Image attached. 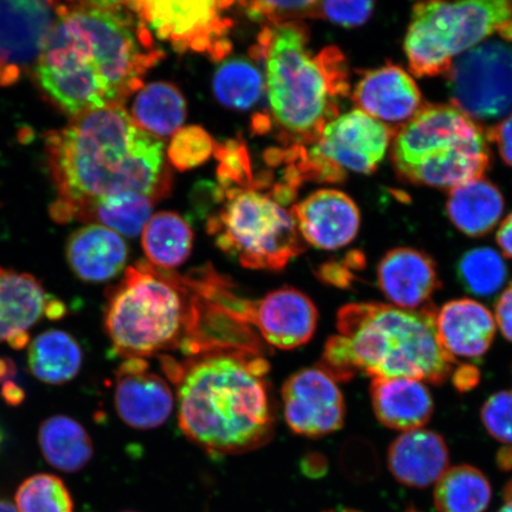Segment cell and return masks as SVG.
<instances>
[{
    "label": "cell",
    "instance_id": "obj_19",
    "mask_svg": "<svg viewBox=\"0 0 512 512\" xmlns=\"http://www.w3.org/2000/svg\"><path fill=\"white\" fill-rule=\"evenodd\" d=\"M377 280L389 302L403 310H418L430 304L441 287L431 256L409 247L392 249L383 256Z\"/></svg>",
    "mask_w": 512,
    "mask_h": 512
},
{
    "label": "cell",
    "instance_id": "obj_44",
    "mask_svg": "<svg viewBox=\"0 0 512 512\" xmlns=\"http://www.w3.org/2000/svg\"><path fill=\"white\" fill-rule=\"evenodd\" d=\"M497 464L503 471L512 470V446H505L497 454Z\"/></svg>",
    "mask_w": 512,
    "mask_h": 512
},
{
    "label": "cell",
    "instance_id": "obj_31",
    "mask_svg": "<svg viewBox=\"0 0 512 512\" xmlns=\"http://www.w3.org/2000/svg\"><path fill=\"white\" fill-rule=\"evenodd\" d=\"M491 498L489 479L471 465L448 469L435 484L433 495L438 512H485Z\"/></svg>",
    "mask_w": 512,
    "mask_h": 512
},
{
    "label": "cell",
    "instance_id": "obj_42",
    "mask_svg": "<svg viewBox=\"0 0 512 512\" xmlns=\"http://www.w3.org/2000/svg\"><path fill=\"white\" fill-rule=\"evenodd\" d=\"M454 370L456 371H453V383L459 392H467V390L477 386L479 382V371L475 366L462 364L460 368Z\"/></svg>",
    "mask_w": 512,
    "mask_h": 512
},
{
    "label": "cell",
    "instance_id": "obj_9",
    "mask_svg": "<svg viewBox=\"0 0 512 512\" xmlns=\"http://www.w3.org/2000/svg\"><path fill=\"white\" fill-rule=\"evenodd\" d=\"M224 200L208 220L221 251L252 270L280 271L305 251L291 211L255 188H220Z\"/></svg>",
    "mask_w": 512,
    "mask_h": 512
},
{
    "label": "cell",
    "instance_id": "obj_30",
    "mask_svg": "<svg viewBox=\"0 0 512 512\" xmlns=\"http://www.w3.org/2000/svg\"><path fill=\"white\" fill-rule=\"evenodd\" d=\"M156 197L125 191L107 196L83 208L75 220L94 221L127 238H136L151 219Z\"/></svg>",
    "mask_w": 512,
    "mask_h": 512
},
{
    "label": "cell",
    "instance_id": "obj_23",
    "mask_svg": "<svg viewBox=\"0 0 512 512\" xmlns=\"http://www.w3.org/2000/svg\"><path fill=\"white\" fill-rule=\"evenodd\" d=\"M435 324L441 345L454 358L484 356L496 335L494 316L472 299L446 303L438 311Z\"/></svg>",
    "mask_w": 512,
    "mask_h": 512
},
{
    "label": "cell",
    "instance_id": "obj_20",
    "mask_svg": "<svg viewBox=\"0 0 512 512\" xmlns=\"http://www.w3.org/2000/svg\"><path fill=\"white\" fill-rule=\"evenodd\" d=\"M352 101L358 110L386 123L409 121L424 106L414 80L392 63L364 73L352 92Z\"/></svg>",
    "mask_w": 512,
    "mask_h": 512
},
{
    "label": "cell",
    "instance_id": "obj_27",
    "mask_svg": "<svg viewBox=\"0 0 512 512\" xmlns=\"http://www.w3.org/2000/svg\"><path fill=\"white\" fill-rule=\"evenodd\" d=\"M134 123L146 133L160 137L175 136L187 118V102L179 89L168 82L144 86L133 101Z\"/></svg>",
    "mask_w": 512,
    "mask_h": 512
},
{
    "label": "cell",
    "instance_id": "obj_3",
    "mask_svg": "<svg viewBox=\"0 0 512 512\" xmlns=\"http://www.w3.org/2000/svg\"><path fill=\"white\" fill-rule=\"evenodd\" d=\"M47 146L59 194L51 208L57 221L75 220L89 204L121 192L157 198L168 190L164 143L139 128L123 105L73 118L49 134Z\"/></svg>",
    "mask_w": 512,
    "mask_h": 512
},
{
    "label": "cell",
    "instance_id": "obj_17",
    "mask_svg": "<svg viewBox=\"0 0 512 512\" xmlns=\"http://www.w3.org/2000/svg\"><path fill=\"white\" fill-rule=\"evenodd\" d=\"M305 242L324 251L348 246L360 230L361 215L356 203L342 191L313 192L291 210Z\"/></svg>",
    "mask_w": 512,
    "mask_h": 512
},
{
    "label": "cell",
    "instance_id": "obj_25",
    "mask_svg": "<svg viewBox=\"0 0 512 512\" xmlns=\"http://www.w3.org/2000/svg\"><path fill=\"white\" fill-rule=\"evenodd\" d=\"M503 210L501 191L483 178L472 179L451 189L446 204L448 219L471 238L491 232L501 219Z\"/></svg>",
    "mask_w": 512,
    "mask_h": 512
},
{
    "label": "cell",
    "instance_id": "obj_36",
    "mask_svg": "<svg viewBox=\"0 0 512 512\" xmlns=\"http://www.w3.org/2000/svg\"><path fill=\"white\" fill-rule=\"evenodd\" d=\"M220 165L217 176L221 188H255L251 160L245 144L230 140L226 144H216L215 153Z\"/></svg>",
    "mask_w": 512,
    "mask_h": 512
},
{
    "label": "cell",
    "instance_id": "obj_5",
    "mask_svg": "<svg viewBox=\"0 0 512 512\" xmlns=\"http://www.w3.org/2000/svg\"><path fill=\"white\" fill-rule=\"evenodd\" d=\"M437 309L357 303L342 307L338 334L326 342L320 367L337 381L358 373L373 379L408 377L435 386L445 383L460 364L443 348L437 332Z\"/></svg>",
    "mask_w": 512,
    "mask_h": 512
},
{
    "label": "cell",
    "instance_id": "obj_24",
    "mask_svg": "<svg viewBox=\"0 0 512 512\" xmlns=\"http://www.w3.org/2000/svg\"><path fill=\"white\" fill-rule=\"evenodd\" d=\"M127 258L123 238L100 224L76 230L68 241V264L85 283L101 284L117 277L124 270Z\"/></svg>",
    "mask_w": 512,
    "mask_h": 512
},
{
    "label": "cell",
    "instance_id": "obj_47",
    "mask_svg": "<svg viewBox=\"0 0 512 512\" xmlns=\"http://www.w3.org/2000/svg\"><path fill=\"white\" fill-rule=\"evenodd\" d=\"M14 373V369L11 368V363L0 360V381L4 379V377L10 376Z\"/></svg>",
    "mask_w": 512,
    "mask_h": 512
},
{
    "label": "cell",
    "instance_id": "obj_46",
    "mask_svg": "<svg viewBox=\"0 0 512 512\" xmlns=\"http://www.w3.org/2000/svg\"><path fill=\"white\" fill-rule=\"evenodd\" d=\"M5 398L9 400V402H19L23 398V395L21 394V390L15 386V384H6L5 386Z\"/></svg>",
    "mask_w": 512,
    "mask_h": 512
},
{
    "label": "cell",
    "instance_id": "obj_37",
    "mask_svg": "<svg viewBox=\"0 0 512 512\" xmlns=\"http://www.w3.org/2000/svg\"><path fill=\"white\" fill-rule=\"evenodd\" d=\"M246 14L254 21L280 25L304 17H316L318 2H251L241 3Z\"/></svg>",
    "mask_w": 512,
    "mask_h": 512
},
{
    "label": "cell",
    "instance_id": "obj_13",
    "mask_svg": "<svg viewBox=\"0 0 512 512\" xmlns=\"http://www.w3.org/2000/svg\"><path fill=\"white\" fill-rule=\"evenodd\" d=\"M57 15L49 2H0V87L15 85L36 67Z\"/></svg>",
    "mask_w": 512,
    "mask_h": 512
},
{
    "label": "cell",
    "instance_id": "obj_15",
    "mask_svg": "<svg viewBox=\"0 0 512 512\" xmlns=\"http://www.w3.org/2000/svg\"><path fill=\"white\" fill-rule=\"evenodd\" d=\"M64 313L66 306L49 296L32 275L0 268V343L24 349L38 320L59 319Z\"/></svg>",
    "mask_w": 512,
    "mask_h": 512
},
{
    "label": "cell",
    "instance_id": "obj_16",
    "mask_svg": "<svg viewBox=\"0 0 512 512\" xmlns=\"http://www.w3.org/2000/svg\"><path fill=\"white\" fill-rule=\"evenodd\" d=\"M115 375V408L126 425L151 430L169 419L175 405L174 394L162 377L151 373L143 358H128Z\"/></svg>",
    "mask_w": 512,
    "mask_h": 512
},
{
    "label": "cell",
    "instance_id": "obj_33",
    "mask_svg": "<svg viewBox=\"0 0 512 512\" xmlns=\"http://www.w3.org/2000/svg\"><path fill=\"white\" fill-rule=\"evenodd\" d=\"M457 279L467 293L489 298L504 286L508 279V267L495 249L473 248L459 259Z\"/></svg>",
    "mask_w": 512,
    "mask_h": 512
},
{
    "label": "cell",
    "instance_id": "obj_29",
    "mask_svg": "<svg viewBox=\"0 0 512 512\" xmlns=\"http://www.w3.org/2000/svg\"><path fill=\"white\" fill-rule=\"evenodd\" d=\"M194 233L189 223L176 213L162 211L151 216L143 230V249L149 264L171 271L188 260Z\"/></svg>",
    "mask_w": 512,
    "mask_h": 512
},
{
    "label": "cell",
    "instance_id": "obj_14",
    "mask_svg": "<svg viewBox=\"0 0 512 512\" xmlns=\"http://www.w3.org/2000/svg\"><path fill=\"white\" fill-rule=\"evenodd\" d=\"M281 395L287 425L294 433L317 438L344 425L343 394L322 368L299 370L285 382Z\"/></svg>",
    "mask_w": 512,
    "mask_h": 512
},
{
    "label": "cell",
    "instance_id": "obj_45",
    "mask_svg": "<svg viewBox=\"0 0 512 512\" xmlns=\"http://www.w3.org/2000/svg\"><path fill=\"white\" fill-rule=\"evenodd\" d=\"M503 499L504 505L497 512H512V479L505 485Z\"/></svg>",
    "mask_w": 512,
    "mask_h": 512
},
{
    "label": "cell",
    "instance_id": "obj_34",
    "mask_svg": "<svg viewBox=\"0 0 512 512\" xmlns=\"http://www.w3.org/2000/svg\"><path fill=\"white\" fill-rule=\"evenodd\" d=\"M15 503L18 512H74L73 498L63 480L47 473L24 480Z\"/></svg>",
    "mask_w": 512,
    "mask_h": 512
},
{
    "label": "cell",
    "instance_id": "obj_26",
    "mask_svg": "<svg viewBox=\"0 0 512 512\" xmlns=\"http://www.w3.org/2000/svg\"><path fill=\"white\" fill-rule=\"evenodd\" d=\"M38 443L49 465L67 473L82 470L94 454L91 437L85 428L64 415L51 416L43 422Z\"/></svg>",
    "mask_w": 512,
    "mask_h": 512
},
{
    "label": "cell",
    "instance_id": "obj_41",
    "mask_svg": "<svg viewBox=\"0 0 512 512\" xmlns=\"http://www.w3.org/2000/svg\"><path fill=\"white\" fill-rule=\"evenodd\" d=\"M495 320L502 334L512 342V284L497 300L495 307Z\"/></svg>",
    "mask_w": 512,
    "mask_h": 512
},
{
    "label": "cell",
    "instance_id": "obj_1",
    "mask_svg": "<svg viewBox=\"0 0 512 512\" xmlns=\"http://www.w3.org/2000/svg\"><path fill=\"white\" fill-rule=\"evenodd\" d=\"M165 56L132 2L57 5L35 67L38 83L73 115L123 105Z\"/></svg>",
    "mask_w": 512,
    "mask_h": 512
},
{
    "label": "cell",
    "instance_id": "obj_21",
    "mask_svg": "<svg viewBox=\"0 0 512 512\" xmlns=\"http://www.w3.org/2000/svg\"><path fill=\"white\" fill-rule=\"evenodd\" d=\"M450 465V452L440 434L416 430L396 438L388 450L393 477L408 488L425 489L437 483Z\"/></svg>",
    "mask_w": 512,
    "mask_h": 512
},
{
    "label": "cell",
    "instance_id": "obj_18",
    "mask_svg": "<svg viewBox=\"0 0 512 512\" xmlns=\"http://www.w3.org/2000/svg\"><path fill=\"white\" fill-rule=\"evenodd\" d=\"M251 323L267 344L292 350L315 335L318 310L306 294L293 287H284L252 302Z\"/></svg>",
    "mask_w": 512,
    "mask_h": 512
},
{
    "label": "cell",
    "instance_id": "obj_43",
    "mask_svg": "<svg viewBox=\"0 0 512 512\" xmlns=\"http://www.w3.org/2000/svg\"><path fill=\"white\" fill-rule=\"evenodd\" d=\"M497 243L502 252L512 259V213L503 221L497 232Z\"/></svg>",
    "mask_w": 512,
    "mask_h": 512
},
{
    "label": "cell",
    "instance_id": "obj_32",
    "mask_svg": "<svg viewBox=\"0 0 512 512\" xmlns=\"http://www.w3.org/2000/svg\"><path fill=\"white\" fill-rule=\"evenodd\" d=\"M213 89L220 104L246 111L258 104L265 92V82L253 63L233 59L222 63L216 70Z\"/></svg>",
    "mask_w": 512,
    "mask_h": 512
},
{
    "label": "cell",
    "instance_id": "obj_12",
    "mask_svg": "<svg viewBox=\"0 0 512 512\" xmlns=\"http://www.w3.org/2000/svg\"><path fill=\"white\" fill-rule=\"evenodd\" d=\"M133 8L160 41L178 53L194 51L220 61L232 51V19L226 11L233 2H132Z\"/></svg>",
    "mask_w": 512,
    "mask_h": 512
},
{
    "label": "cell",
    "instance_id": "obj_2",
    "mask_svg": "<svg viewBox=\"0 0 512 512\" xmlns=\"http://www.w3.org/2000/svg\"><path fill=\"white\" fill-rule=\"evenodd\" d=\"M105 328L125 360L178 349L189 357L229 350L241 334L208 268L179 275L149 262L127 268L107 293Z\"/></svg>",
    "mask_w": 512,
    "mask_h": 512
},
{
    "label": "cell",
    "instance_id": "obj_22",
    "mask_svg": "<svg viewBox=\"0 0 512 512\" xmlns=\"http://www.w3.org/2000/svg\"><path fill=\"white\" fill-rule=\"evenodd\" d=\"M377 420L390 430L411 432L430 422L434 402L430 390L408 377H379L370 386Z\"/></svg>",
    "mask_w": 512,
    "mask_h": 512
},
{
    "label": "cell",
    "instance_id": "obj_35",
    "mask_svg": "<svg viewBox=\"0 0 512 512\" xmlns=\"http://www.w3.org/2000/svg\"><path fill=\"white\" fill-rule=\"evenodd\" d=\"M215 147L213 138L204 128L187 126L172 137L168 157L177 170L188 171L208 162Z\"/></svg>",
    "mask_w": 512,
    "mask_h": 512
},
{
    "label": "cell",
    "instance_id": "obj_39",
    "mask_svg": "<svg viewBox=\"0 0 512 512\" xmlns=\"http://www.w3.org/2000/svg\"><path fill=\"white\" fill-rule=\"evenodd\" d=\"M373 11V2H323L317 5L316 17L329 19L345 28H354L366 23Z\"/></svg>",
    "mask_w": 512,
    "mask_h": 512
},
{
    "label": "cell",
    "instance_id": "obj_49",
    "mask_svg": "<svg viewBox=\"0 0 512 512\" xmlns=\"http://www.w3.org/2000/svg\"><path fill=\"white\" fill-rule=\"evenodd\" d=\"M407 512H419V511H415V510H408Z\"/></svg>",
    "mask_w": 512,
    "mask_h": 512
},
{
    "label": "cell",
    "instance_id": "obj_38",
    "mask_svg": "<svg viewBox=\"0 0 512 512\" xmlns=\"http://www.w3.org/2000/svg\"><path fill=\"white\" fill-rule=\"evenodd\" d=\"M483 425L492 438L512 446V392L490 396L482 408Z\"/></svg>",
    "mask_w": 512,
    "mask_h": 512
},
{
    "label": "cell",
    "instance_id": "obj_4",
    "mask_svg": "<svg viewBox=\"0 0 512 512\" xmlns=\"http://www.w3.org/2000/svg\"><path fill=\"white\" fill-rule=\"evenodd\" d=\"M175 383L181 430L216 456L255 450L272 438L270 364L256 352L223 350L177 362L162 357Z\"/></svg>",
    "mask_w": 512,
    "mask_h": 512
},
{
    "label": "cell",
    "instance_id": "obj_10",
    "mask_svg": "<svg viewBox=\"0 0 512 512\" xmlns=\"http://www.w3.org/2000/svg\"><path fill=\"white\" fill-rule=\"evenodd\" d=\"M395 136L392 127L354 110L338 115L324 127L311 149L297 146L290 171L303 181L341 182L348 171L371 174L377 169Z\"/></svg>",
    "mask_w": 512,
    "mask_h": 512
},
{
    "label": "cell",
    "instance_id": "obj_50",
    "mask_svg": "<svg viewBox=\"0 0 512 512\" xmlns=\"http://www.w3.org/2000/svg\"><path fill=\"white\" fill-rule=\"evenodd\" d=\"M123 512H136V511H123Z\"/></svg>",
    "mask_w": 512,
    "mask_h": 512
},
{
    "label": "cell",
    "instance_id": "obj_11",
    "mask_svg": "<svg viewBox=\"0 0 512 512\" xmlns=\"http://www.w3.org/2000/svg\"><path fill=\"white\" fill-rule=\"evenodd\" d=\"M453 106L473 119L512 113V44L489 41L459 57L447 72Z\"/></svg>",
    "mask_w": 512,
    "mask_h": 512
},
{
    "label": "cell",
    "instance_id": "obj_8",
    "mask_svg": "<svg viewBox=\"0 0 512 512\" xmlns=\"http://www.w3.org/2000/svg\"><path fill=\"white\" fill-rule=\"evenodd\" d=\"M496 34L512 41V3L507 0L419 3L403 47L411 72L425 78L446 74L454 57Z\"/></svg>",
    "mask_w": 512,
    "mask_h": 512
},
{
    "label": "cell",
    "instance_id": "obj_7",
    "mask_svg": "<svg viewBox=\"0 0 512 512\" xmlns=\"http://www.w3.org/2000/svg\"><path fill=\"white\" fill-rule=\"evenodd\" d=\"M392 159L408 182L440 189L482 178L490 164L482 128L453 105L422 106L395 133Z\"/></svg>",
    "mask_w": 512,
    "mask_h": 512
},
{
    "label": "cell",
    "instance_id": "obj_28",
    "mask_svg": "<svg viewBox=\"0 0 512 512\" xmlns=\"http://www.w3.org/2000/svg\"><path fill=\"white\" fill-rule=\"evenodd\" d=\"M83 355L78 341L68 332L49 330L37 336L29 347L31 373L49 384H63L75 379Z\"/></svg>",
    "mask_w": 512,
    "mask_h": 512
},
{
    "label": "cell",
    "instance_id": "obj_48",
    "mask_svg": "<svg viewBox=\"0 0 512 512\" xmlns=\"http://www.w3.org/2000/svg\"><path fill=\"white\" fill-rule=\"evenodd\" d=\"M0 512H18L15 505L0 499Z\"/></svg>",
    "mask_w": 512,
    "mask_h": 512
},
{
    "label": "cell",
    "instance_id": "obj_40",
    "mask_svg": "<svg viewBox=\"0 0 512 512\" xmlns=\"http://www.w3.org/2000/svg\"><path fill=\"white\" fill-rule=\"evenodd\" d=\"M488 136L497 144L504 162L512 166V115L503 120V123L492 127Z\"/></svg>",
    "mask_w": 512,
    "mask_h": 512
},
{
    "label": "cell",
    "instance_id": "obj_6",
    "mask_svg": "<svg viewBox=\"0 0 512 512\" xmlns=\"http://www.w3.org/2000/svg\"><path fill=\"white\" fill-rule=\"evenodd\" d=\"M255 53L266 61L268 101L285 139L315 144L350 92L342 51L328 47L313 55L309 31L293 21L262 30Z\"/></svg>",
    "mask_w": 512,
    "mask_h": 512
}]
</instances>
